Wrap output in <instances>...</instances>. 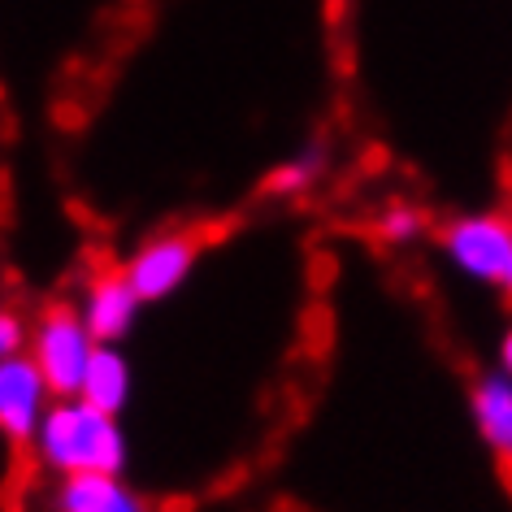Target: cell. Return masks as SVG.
Instances as JSON below:
<instances>
[{
    "mask_svg": "<svg viewBox=\"0 0 512 512\" xmlns=\"http://www.w3.org/2000/svg\"><path fill=\"white\" fill-rule=\"evenodd\" d=\"M31 447H35V460L48 473H57V478H74V473H109V478H122L126 460H131V447H126L118 417L100 413L96 404L79 400V395L48 404Z\"/></svg>",
    "mask_w": 512,
    "mask_h": 512,
    "instance_id": "obj_1",
    "label": "cell"
},
{
    "mask_svg": "<svg viewBox=\"0 0 512 512\" xmlns=\"http://www.w3.org/2000/svg\"><path fill=\"white\" fill-rule=\"evenodd\" d=\"M322 170H326V157L317 148H309V152H300V157L278 165L270 174V191L274 196H300V191H309L317 178H322Z\"/></svg>",
    "mask_w": 512,
    "mask_h": 512,
    "instance_id": "obj_10",
    "label": "cell"
},
{
    "mask_svg": "<svg viewBox=\"0 0 512 512\" xmlns=\"http://www.w3.org/2000/svg\"><path fill=\"white\" fill-rule=\"evenodd\" d=\"M196 256H200V243L191 235H157L131 256V265L122 274L135 287L139 300L157 304L187 283L191 270H196Z\"/></svg>",
    "mask_w": 512,
    "mask_h": 512,
    "instance_id": "obj_4",
    "label": "cell"
},
{
    "mask_svg": "<svg viewBox=\"0 0 512 512\" xmlns=\"http://www.w3.org/2000/svg\"><path fill=\"white\" fill-rule=\"evenodd\" d=\"M27 343H31L27 322H22L14 309H0V361H9V356H22Z\"/></svg>",
    "mask_w": 512,
    "mask_h": 512,
    "instance_id": "obj_12",
    "label": "cell"
},
{
    "mask_svg": "<svg viewBox=\"0 0 512 512\" xmlns=\"http://www.w3.org/2000/svg\"><path fill=\"white\" fill-rule=\"evenodd\" d=\"M131 391H135V374H131V361H126V352L118 348V343H96L79 400L96 404L100 413L118 417L122 408L131 404Z\"/></svg>",
    "mask_w": 512,
    "mask_h": 512,
    "instance_id": "obj_9",
    "label": "cell"
},
{
    "mask_svg": "<svg viewBox=\"0 0 512 512\" xmlns=\"http://www.w3.org/2000/svg\"><path fill=\"white\" fill-rule=\"evenodd\" d=\"M469 417L482 434L486 452L499 465H512V378L504 369H486L469 382Z\"/></svg>",
    "mask_w": 512,
    "mask_h": 512,
    "instance_id": "obj_7",
    "label": "cell"
},
{
    "mask_svg": "<svg viewBox=\"0 0 512 512\" xmlns=\"http://www.w3.org/2000/svg\"><path fill=\"white\" fill-rule=\"evenodd\" d=\"M443 252L473 283L504 287L512 274V222L499 213L456 217V222L443 230Z\"/></svg>",
    "mask_w": 512,
    "mask_h": 512,
    "instance_id": "obj_3",
    "label": "cell"
},
{
    "mask_svg": "<svg viewBox=\"0 0 512 512\" xmlns=\"http://www.w3.org/2000/svg\"><path fill=\"white\" fill-rule=\"evenodd\" d=\"M53 512H152L122 478L109 473H74L53 491Z\"/></svg>",
    "mask_w": 512,
    "mask_h": 512,
    "instance_id": "obj_8",
    "label": "cell"
},
{
    "mask_svg": "<svg viewBox=\"0 0 512 512\" xmlns=\"http://www.w3.org/2000/svg\"><path fill=\"white\" fill-rule=\"evenodd\" d=\"M421 230H426V217L417 209H408V204H391V209L378 217V235L387 243H417Z\"/></svg>",
    "mask_w": 512,
    "mask_h": 512,
    "instance_id": "obj_11",
    "label": "cell"
},
{
    "mask_svg": "<svg viewBox=\"0 0 512 512\" xmlns=\"http://www.w3.org/2000/svg\"><path fill=\"white\" fill-rule=\"evenodd\" d=\"M92 352H96L92 330L83 326L79 309H70V304L48 309L31 330V361L40 365L53 400H74L83 391Z\"/></svg>",
    "mask_w": 512,
    "mask_h": 512,
    "instance_id": "obj_2",
    "label": "cell"
},
{
    "mask_svg": "<svg viewBox=\"0 0 512 512\" xmlns=\"http://www.w3.org/2000/svg\"><path fill=\"white\" fill-rule=\"evenodd\" d=\"M499 369L512 378V326L504 330V339H499Z\"/></svg>",
    "mask_w": 512,
    "mask_h": 512,
    "instance_id": "obj_13",
    "label": "cell"
},
{
    "mask_svg": "<svg viewBox=\"0 0 512 512\" xmlns=\"http://www.w3.org/2000/svg\"><path fill=\"white\" fill-rule=\"evenodd\" d=\"M53 404V391L40 374V365L27 352L0 361V434L14 443H31L40 421Z\"/></svg>",
    "mask_w": 512,
    "mask_h": 512,
    "instance_id": "obj_5",
    "label": "cell"
},
{
    "mask_svg": "<svg viewBox=\"0 0 512 512\" xmlns=\"http://www.w3.org/2000/svg\"><path fill=\"white\" fill-rule=\"evenodd\" d=\"M139 309H144V300L135 296L126 274H100L83 291L79 317H83V326L92 330L96 343H122L135 330Z\"/></svg>",
    "mask_w": 512,
    "mask_h": 512,
    "instance_id": "obj_6",
    "label": "cell"
}]
</instances>
